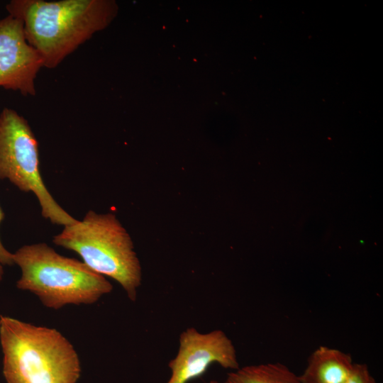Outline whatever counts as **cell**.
<instances>
[{"label": "cell", "instance_id": "9c48e42d", "mask_svg": "<svg viewBox=\"0 0 383 383\" xmlns=\"http://www.w3.org/2000/svg\"><path fill=\"white\" fill-rule=\"evenodd\" d=\"M210 383H219L212 380ZM222 383H301L299 375L280 362L248 365L228 373Z\"/></svg>", "mask_w": 383, "mask_h": 383}, {"label": "cell", "instance_id": "ba28073f", "mask_svg": "<svg viewBox=\"0 0 383 383\" xmlns=\"http://www.w3.org/2000/svg\"><path fill=\"white\" fill-rule=\"evenodd\" d=\"M355 362L340 350L321 345L313 351L306 368L299 375L301 383H345Z\"/></svg>", "mask_w": 383, "mask_h": 383}, {"label": "cell", "instance_id": "7c38bea8", "mask_svg": "<svg viewBox=\"0 0 383 383\" xmlns=\"http://www.w3.org/2000/svg\"><path fill=\"white\" fill-rule=\"evenodd\" d=\"M4 265L0 262V282L2 280L4 277Z\"/></svg>", "mask_w": 383, "mask_h": 383}, {"label": "cell", "instance_id": "8992f818", "mask_svg": "<svg viewBox=\"0 0 383 383\" xmlns=\"http://www.w3.org/2000/svg\"><path fill=\"white\" fill-rule=\"evenodd\" d=\"M213 363L223 368H239L231 340L221 330L201 333L189 328L180 334L178 353L169 362L172 374L167 383H187L203 375Z\"/></svg>", "mask_w": 383, "mask_h": 383}, {"label": "cell", "instance_id": "30bf717a", "mask_svg": "<svg viewBox=\"0 0 383 383\" xmlns=\"http://www.w3.org/2000/svg\"><path fill=\"white\" fill-rule=\"evenodd\" d=\"M345 383H377L365 363L355 362L353 372Z\"/></svg>", "mask_w": 383, "mask_h": 383}, {"label": "cell", "instance_id": "277c9868", "mask_svg": "<svg viewBox=\"0 0 383 383\" xmlns=\"http://www.w3.org/2000/svg\"><path fill=\"white\" fill-rule=\"evenodd\" d=\"M52 242L77 252L91 270L116 281L130 300H136L142 279L140 261L129 234L113 213L90 210L82 221L64 226Z\"/></svg>", "mask_w": 383, "mask_h": 383}, {"label": "cell", "instance_id": "7a4b0ae2", "mask_svg": "<svg viewBox=\"0 0 383 383\" xmlns=\"http://www.w3.org/2000/svg\"><path fill=\"white\" fill-rule=\"evenodd\" d=\"M3 374L7 383H77L79 355L59 331L0 316Z\"/></svg>", "mask_w": 383, "mask_h": 383}, {"label": "cell", "instance_id": "3957f363", "mask_svg": "<svg viewBox=\"0 0 383 383\" xmlns=\"http://www.w3.org/2000/svg\"><path fill=\"white\" fill-rule=\"evenodd\" d=\"M13 260L21 271L16 287L33 293L48 309L92 304L113 290L104 276L45 243L19 248L13 253Z\"/></svg>", "mask_w": 383, "mask_h": 383}, {"label": "cell", "instance_id": "6da1fadb", "mask_svg": "<svg viewBox=\"0 0 383 383\" xmlns=\"http://www.w3.org/2000/svg\"><path fill=\"white\" fill-rule=\"evenodd\" d=\"M6 9L23 22L26 39L43 67L53 69L104 29L117 8L106 0H12Z\"/></svg>", "mask_w": 383, "mask_h": 383}, {"label": "cell", "instance_id": "5b68a950", "mask_svg": "<svg viewBox=\"0 0 383 383\" xmlns=\"http://www.w3.org/2000/svg\"><path fill=\"white\" fill-rule=\"evenodd\" d=\"M38 140L28 121L13 109L0 113V180L8 179L18 189L33 192L42 216L66 226L77 220L65 211L50 193L41 177Z\"/></svg>", "mask_w": 383, "mask_h": 383}, {"label": "cell", "instance_id": "52a82bcc", "mask_svg": "<svg viewBox=\"0 0 383 383\" xmlns=\"http://www.w3.org/2000/svg\"><path fill=\"white\" fill-rule=\"evenodd\" d=\"M42 67L40 55L26 39L23 22L9 14L0 19V87L34 96Z\"/></svg>", "mask_w": 383, "mask_h": 383}, {"label": "cell", "instance_id": "8fae6325", "mask_svg": "<svg viewBox=\"0 0 383 383\" xmlns=\"http://www.w3.org/2000/svg\"><path fill=\"white\" fill-rule=\"evenodd\" d=\"M4 218V213L0 206V223ZM0 262L4 265L11 266L14 265L13 253L7 250L0 239Z\"/></svg>", "mask_w": 383, "mask_h": 383}]
</instances>
